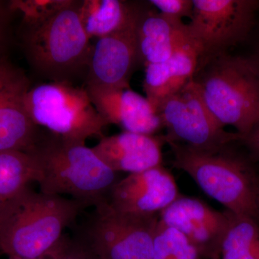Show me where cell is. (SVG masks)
I'll return each mask as SVG.
<instances>
[{"label":"cell","instance_id":"6da1fadb","mask_svg":"<svg viewBox=\"0 0 259 259\" xmlns=\"http://www.w3.org/2000/svg\"><path fill=\"white\" fill-rule=\"evenodd\" d=\"M166 144L173 166L187 173L204 193L226 210L259 223V165L239 141L211 149Z\"/></svg>","mask_w":259,"mask_h":259},{"label":"cell","instance_id":"7a4b0ae2","mask_svg":"<svg viewBox=\"0 0 259 259\" xmlns=\"http://www.w3.org/2000/svg\"><path fill=\"white\" fill-rule=\"evenodd\" d=\"M79 0H62L50 13L23 20L20 41L27 61L39 77L74 83L86 76L93 44L83 28Z\"/></svg>","mask_w":259,"mask_h":259},{"label":"cell","instance_id":"3957f363","mask_svg":"<svg viewBox=\"0 0 259 259\" xmlns=\"http://www.w3.org/2000/svg\"><path fill=\"white\" fill-rule=\"evenodd\" d=\"M88 208L60 195L37 192L28 186L0 202V252L9 259L36 258L52 251Z\"/></svg>","mask_w":259,"mask_h":259},{"label":"cell","instance_id":"277c9868","mask_svg":"<svg viewBox=\"0 0 259 259\" xmlns=\"http://www.w3.org/2000/svg\"><path fill=\"white\" fill-rule=\"evenodd\" d=\"M36 162L40 192L67 194L88 207L107 200L117 172L112 171L86 144L67 141L42 130L28 151Z\"/></svg>","mask_w":259,"mask_h":259},{"label":"cell","instance_id":"5b68a950","mask_svg":"<svg viewBox=\"0 0 259 259\" xmlns=\"http://www.w3.org/2000/svg\"><path fill=\"white\" fill-rule=\"evenodd\" d=\"M192 82L213 117L244 136L259 124V78L244 56L199 58Z\"/></svg>","mask_w":259,"mask_h":259},{"label":"cell","instance_id":"8992f818","mask_svg":"<svg viewBox=\"0 0 259 259\" xmlns=\"http://www.w3.org/2000/svg\"><path fill=\"white\" fill-rule=\"evenodd\" d=\"M71 227L75 240L98 259H152L159 214L119 212L107 201L83 212Z\"/></svg>","mask_w":259,"mask_h":259},{"label":"cell","instance_id":"52a82bcc","mask_svg":"<svg viewBox=\"0 0 259 259\" xmlns=\"http://www.w3.org/2000/svg\"><path fill=\"white\" fill-rule=\"evenodd\" d=\"M32 122L67 141L86 144L91 138L105 137L109 125L97 111L84 87L47 82L31 87L25 100Z\"/></svg>","mask_w":259,"mask_h":259},{"label":"cell","instance_id":"ba28073f","mask_svg":"<svg viewBox=\"0 0 259 259\" xmlns=\"http://www.w3.org/2000/svg\"><path fill=\"white\" fill-rule=\"evenodd\" d=\"M258 12L259 0H193L187 28L199 58L228 52L249 40Z\"/></svg>","mask_w":259,"mask_h":259},{"label":"cell","instance_id":"9c48e42d","mask_svg":"<svg viewBox=\"0 0 259 259\" xmlns=\"http://www.w3.org/2000/svg\"><path fill=\"white\" fill-rule=\"evenodd\" d=\"M156 112L167 130L166 142L211 149L240 141L239 134L226 131L213 117L192 80L176 95L162 102Z\"/></svg>","mask_w":259,"mask_h":259},{"label":"cell","instance_id":"30bf717a","mask_svg":"<svg viewBox=\"0 0 259 259\" xmlns=\"http://www.w3.org/2000/svg\"><path fill=\"white\" fill-rule=\"evenodd\" d=\"M30 88L25 71L0 56V151L28 152L41 136L42 128L32 122L25 105Z\"/></svg>","mask_w":259,"mask_h":259},{"label":"cell","instance_id":"8fae6325","mask_svg":"<svg viewBox=\"0 0 259 259\" xmlns=\"http://www.w3.org/2000/svg\"><path fill=\"white\" fill-rule=\"evenodd\" d=\"M233 213L212 208L199 199L180 195L159 214L197 248L202 258L221 259V246Z\"/></svg>","mask_w":259,"mask_h":259},{"label":"cell","instance_id":"7c38bea8","mask_svg":"<svg viewBox=\"0 0 259 259\" xmlns=\"http://www.w3.org/2000/svg\"><path fill=\"white\" fill-rule=\"evenodd\" d=\"M180 195L173 175L159 166L117 181L107 202L119 212L151 215L159 214Z\"/></svg>","mask_w":259,"mask_h":259},{"label":"cell","instance_id":"4fadbf2b","mask_svg":"<svg viewBox=\"0 0 259 259\" xmlns=\"http://www.w3.org/2000/svg\"><path fill=\"white\" fill-rule=\"evenodd\" d=\"M137 24L97 39L90 54L85 86L130 88L131 76L142 64L136 37Z\"/></svg>","mask_w":259,"mask_h":259},{"label":"cell","instance_id":"5bb4252c","mask_svg":"<svg viewBox=\"0 0 259 259\" xmlns=\"http://www.w3.org/2000/svg\"><path fill=\"white\" fill-rule=\"evenodd\" d=\"M84 88L97 111L108 125L145 135H154L163 127L159 115L147 98L131 88Z\"/></svg>","mask_w":259,"mask_h":259},{"label":"cell","instance_id":"9a60e30c","mask_svg":"<svg viewBox=\"0 0 259 259\" xmlns=\"http://www.w3.org/2000/svg\"><path fill=\"white\" fill-rule=\"evenodd\" d=\"M165 144L164 136L124 131L105 136L92 148L112 171L134 174L162 166V147Z\"/></svg>","mask_w":259,"mask_h":259},{"label":"cell","instance_id":"2e32d148","mask_svg":"<svg viewBox=\"0 0 259 259\" xmlns=\"http://www.w3.org/2000/svg\"><path fill=\"white\" fill-rule=\"evenodd\" d=\"M136 37L144 66L167 61L180 49L194 44L187 24L172 20L149 7L137 24Z\"/></svg>","mask_w":259,"mask_h":259},{"label":"cell","instance_id":"e0dca14e","mask_svg":"<svg viewBox=\"0 0 259 259\" xmlns=\"http://www.w3.org/2000/svg\"><path fill=\"white\" fill-rule=\"evenodd\" d=\"M198 59V51L194 44H190L167 61L145 66L144 92L156 112L162 102L192 81Z\"/></svg>","mask_w":259,"mask_h":259},{"label":"cell","instance_id":"ac0fdd59","mask_svg":"<svg viewBox=\"0 0 259 259\" xmlns=\"http://www.w3.org/2000/svg\"><path fill=\"white\" fill-rule=\"evenodd\" d=\"M148 5L122 0H81L80 19L89 37L99 39L136 25Z\"/></svg>","mask_w":259,"mask_h":259},{"label":"cell","instance_id":"d6986e66","mask_svg":"<svg viewBox=\"0 0 259 259\" xmlns=\"http://www.w3.org/2000/svg\"><path fill=\"white\" fill-rule=\"evenodd\" d=\"M37 163L30 153L17 150L0 151V202L38 181Z\"/></svg>","mask_w":259,"mask_h":259},{"label":"cell","instance_id":"ffe728a7","mask_svg":"<svg viewBox=\"0 0 259 259\" xmlns=\"http://www.w3.org/2000/svg\"><path fill=\"white\" fill-rule=\"evenodd\" d=\"M221 259H259V223L233 213L221 246Z\"/></svg>","mask_w":259,"mask_h":259},{"label":"cell","instance_id":"44dd1931","mask_svg":"<svg viewBox=\"0 0 259 259\" xmlns=\"http://www.w3.org/2000/svg\"><path fill=\"white\" fill-rule=\"evenodd\" d=\"M152 259H202L182 233L158 221L153 240Z\"/></svg>","mask_w":259,"mask_h":259},{"label":"cell","instance_id":"7402d4cb","mask_svg":"<svg viewBox=\"0 0 259 259\" xmlns=\"http://www.w3.org/2000/svg\"><path fill=\"white\" fill-rule=\"evenodd\" d=\"M148 3L163 16L175 21L190 18L193 11V0H151Z\"/></svg>","mask_w":259,"mask_h":259},{"label":"cell","instance_id":"603a6c76","mask_svg":"<svg viewBox=\"0 0 259 259\" xmlns=\"http://www.w3.org/2000/svg\"><path fill=\"white\" fill-rule=\"evenodd\" d=\"M58 259H98L84 245L72 237L64 235Z\"/></svg>","mask_w":259,"mask_h":259},{"label":"cell","instance_id":"cb8c5ba5","mask_svg":"<svg viewBox=\"0 0 259 259\" xmlns=\"http://www.w3.org/2000/svg\"><path fill=\"white\" fill-rule=\"evenodd\" d=\"M9 2L0 1V56L6 55L5 50L9 44L12 15Z\"/></svg>","mask_w":259,"mask_h":259},{"label":"cell","instance_id":"d4e9b609","mask_svg":"<svg viewBox=\"0 0 259 259\" xmlns=\"http://www.w3.org/2000/svg\"><path fill=\"white\" fill-rule=\"evenodd\" d=\"M239 141L249 153L250 157L259 165V124L248 134L240 136Z\"/></svg>","mask_w":259,"mask_h":259},{"label":"cell","instance_id":"484cf974","mask_svg":"<svg viewBox=\"0 0 259 259\" xmlns=\"http://www.w3.org/2000/svg\"><path fill=\"white\" fill-rule=\"evenodd\" d=\"M244 57L259 78V32L253 42L251 51Z\"/></svg>","mask_w":259,"mask_h":259},{"label":"cell","instance_id":"4316f807","mask_svg":"<svg viewBox=\"0 0 259 259\" xmlns=\"http://www.w3.org/2000/svg\"><path fill=\"white\" fill-rule=\"evenodd\" d=\"M62 241V239H61ZM59 243V245L54 248L52 251L50 252L49 253H47V254L42 255L41 257H39V258H20V259H58L59 258V251H60L61 248V243Z\"/></svg>","mask_w":259,"mask_h":259}]
</instances>
